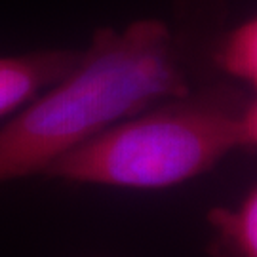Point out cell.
Masks as SVG:
<instances>
[{
	"instance_id": "1",
	"label": "cell",
	"mask_w": 257,
	"mask_h": 257,
	"mask_svg": "<svg viewBox=\"0 0 257 257\" xmlns=\"http://www.w3.org/2000/svg\"><path fill=\"white\" fill-rule=\"evenodd\" d=\"M191 90L183 42L166 21L99 29L71 69L0 128V185L44 175L97 134Z\"/></svg>"
},
{
	"instance_id": "2",
	"label": "cell",
	"mask_w": 257,
	"mask_h": 257,
	"mask_svg": "<svg viewBox=\"0 0 257 257\" xmlns=\"http://www.w3.org/2000/svg\"><path fill=\"white\" fill-rule=\"evenodd\" d=\"M242 107L225 93L191 90L97 134L44 175L130 191L187 183L240 149Z\"/></svg>"
},
{
	"instance_id": "3",
	"label": "cell",
	"mask_w": 257,
	"mask_h": 257,
	"mask_svg": "<svg viewBox=\"0 0 257 257\" xmlns=\"http://www.w3.org/2000/svg\"><path fill=\"white\" fill-rule=\"evenodd\" d=\"M73 50H38L0 55V118L12 116L76 61Z\"/></svg>"
},
{
	"instance_id": "4",
	"label": "cell",
	"mask_w": 257,
	"mask_h": 257,
	"mask_svg": "<svg viewBox=\"0 0 257 257\" xmlns=\"http://www.w3.org/2000/svg\"><path fill=\"white\" fill-rule=\"evenodd\" d=\"M219 257H257V185L232 210L211 213Z\"/></svg>"
},
{
	"instance_id": "5",
	"label": "cell",
	"mask_w": 257,
	"mask_h": 257,
	"mask_svg": "<svg viewBox=\"0 0 257 257\" xmlns=\"http://www.w3.org/2000/svg\"><path fill=\"white\" fill-rule=\"evenodd\" d=\"M215 59L223 73L257 90V14L221 38Z\"/></svg>"
},
{
	"instance_id": "6",
	"label": "cell",
	"mask_w": 257,
	"mask_h": 257,
	"mask_svg": "<svg viewBox=\"0 0 257 257\" xmlns=\"http://www.w3.org/2000/svg\"><path fill=\"white\" fill-rule=\"evenodd\" d=\"M240 147L257 149V90L240 110Z\"/></svg>"
}]
</instances>
